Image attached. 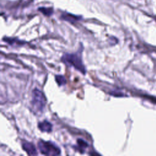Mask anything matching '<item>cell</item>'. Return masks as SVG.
Instances as JSON below:
<instances>
[{"label":"cell","instance_id":"6da1fadb","mask_svg":"<svg viewBox=\"0 0 156 156\" xmlns=\"http://www.w3.org/2000/svg\"><path fill=\"white\" fill-rule=\"evenodd\" d=\"M61 61L65 65L72 67L82 75H85L87 71L83 63L81 55L76 53H65L61 57Z\"/></svg>","mask_w":156,"mask_h":156},{"label":"cell","instance_id":"ba28073f","mask_svg":"<svg viewBox=\"0 0 156 156\" xmlns=\"http://www.w3.org/2000/svg\"><path fill=\"white\" fill-rule=\"evenodd\" d=\"M55 80L59 86L65 85L67 84V80L63 75H56L55 76Z\"/></svg>","mask_w":156,"mask_h":156},{"label":"cell","instance_id":"8992f818","mask_svg":"<svg viewBox=\"0 0 156 156\" xmlns=\"http://www.w3.org/2000/svg\"><path fill=\"white\" fill-rule=\"evenodd\" d=\"M6 43H9L11 45L14 46H20L23 45H24V42L23 41L18 40L16 39H12V38H5L3 40Z\"/></svg>","mask_w":156,"mask_h":156},{"label":"cell","instance_id":"277c9868","mask_svg":"<svg viewBox=\"0 0 156 156\" xmlns=\"http://www.w3.org/2000/svg\"><path fill=\"white\" fill-rule=\"evenodd\" d=\"M22 148L23 150L29 155H37V152L35 146L30 142L23 141L21 143Z\"/></svg>","mask_w":156,"mask_h":156},{"label":"cell","instance_id":"3957f363","mask_svg":"<svg viewBox=\"0 0 156 156\" xmlns=\"http://www.w3.org/2000/svg\"><path fill=\"white\" fill-rule=\"evenodd\" d=\"M38 148L40 152L45 155H58L61 153L60 149L50 141L40 140L38 142Z\"/></svg>","mask_w":156,"mask_h":156},{"label":"cell","instance_id":"52a82bcc","mask_svg":"<svg viewBox=\"0 0 156 156\" xmlns=\"http://www.w3.org/2000/svg\"><path fill=\"white\" fill-rule=\"evenodd\" d=\"M77 144H78V146H77L78 150L81 153H84L85 149H87L88 146V143L86 142H85L84 140L81 138L77 140Z\"/></svg>","mask_w":156,"mask_h":156},{"label":"cell","instance_id":"5b68a950","mask_svg":"<svg viewBox=\"0 0 156 156\" xmlns=\"http://www.w3.org/2000/svg\"><path fill=\"white\" fill-rule=\"evenodd\" d=\"M39 129L43 132H51L53 130L52 124L47 120H44L38 123Z\"/></svg>","mask_w":156,"mask_h":156},{"label":"cell","instance_id":"7a4b0ae2","mask_svg":"<svg viewBox=\"0 0 156 156\" xmlns=\"http://www.w3.org/2000/svg\"><path fill=\"white\" fill-rule=\"evenodd\" d=\"M31 106L35 112H42L46 104V99L44 93L37 88H35L32 93Z\"/></svg>","mask_w":156,"mask_h":156}]
</instances>
